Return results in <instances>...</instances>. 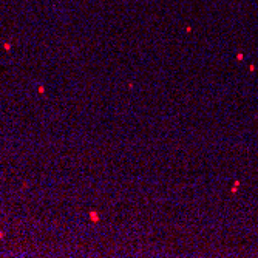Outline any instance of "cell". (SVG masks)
<instances>
[{
  "label": "cell",
  "mask_w": 258,
  "mask_h": 258,
  "mask_svg": "<svg viewBox=\"0 0 258 258\" xmlns=\"http://www.w3.org/2000/svg\"><path fill=\"white\" fill-rule=\"evenodd\" d=\"M0 238H2V232H0Z\"/></svg>",
  "instance_id": "6da1fadb"
}]
</instances>
